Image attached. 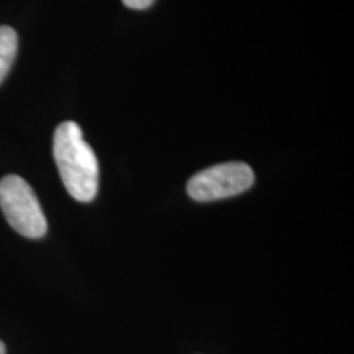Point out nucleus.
<instances>
[{
	"label": "nucleus",
	"instance_id": "3",
	"mask_svg": "<svg viewBox=\"0 0 354 354\" xmlns=\"http://www.w3.org/2000/svg\"><path fill=\"white\" fill-rule=\"evenodd\" d=\"M254 184V172L245 162H223L190 177L187 194L197 202H212L243 194Z\"/></svg>",
	"mask_w": 354,
	"mask_h": 354
},
{
	"label": "nucleus",
	"instance_id": "2",
	"mask_svg": "<svg viewBox=\"0 0 354 354\" xmlns=\"http://www.w3.org/2000/svg\"><path fill=\"white\" fill-rule=\"evenodd\" d=\"M0 209L10 227L26 238H41L48 232L37 194L20 176H6L0 180Z\"/></svg>",
	"mask_w": 354,
	"mask_h": 354
},
{
	"label": "nucleus",
	"instance_id": "5",
	"mask_svg": "<svg viewBox=\"0 0 354 354\" xmlns=\"http://www.w3.org/2000/svg\"><path fill=\"white\" fill-rule=\"evenodd\" d=\"M122 2L133 10H145V8L151 7L156 0H122Z\"/></svg>",
	"mask_w": 354,
	"mask_h": 354
},
{
	"label": "nucleus",
	"instance_id": "6",
	"mask_svg": "<svg viewBox=\"0 0 354 354\" xmlns=\"http://www.w3.org/2000/svg\"><path fill=\"white\" fill-rule=\"evenodd\" d=\"M0 354H6V344L0 342Z\"/></svg>",
	"mask_w": 354,
	"mask_h": 354
},
{
	"label": "nucleus",
	"instance_id": "1",
	"mask_svg": "<svg viewBox=\"0 0 354 354\" xmlns=\"http://www.w3.org/2000/svg\"><path fill=\"white\" fill-rule=\"evenodd\" d=\"M53 156L69 196L77 202L94 201L99 190V161L76 122H64L56 128Z\"/></svg>",
	"mask_w": 354,
	"mask_h": 354
},
{
	"label": "nucleus",
	"instance_id": "4",
	"mask_svg": "<svg viewBox=\"0 0 354 354\" xmlns=\"http://www.w3.org/2000/svg\"><path fill=\"white\" fill-rule=\"evenodd\" d=\"M19 37L12 26H0V84L7 77L17 56Z\"/></svg>",
	"mask_w": 354,
	"mask_h": 354
}]
</instances>
